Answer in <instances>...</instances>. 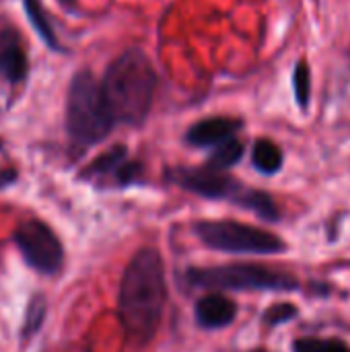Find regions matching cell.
Returning a JSON list of instances; mask_svg holds the SVG:
<instances>
[{
	"mask_svg": "<svg viewBox=\"0 0 350 352\" xmlns=\"http://www.w3.org/2000/svg\"><path fill=\"white\" fill-rule=\"evenodd\" d=\"M167 303L163 258L153 248L138 250L120 283L118 318L130 346L142 349L157 336Z\"/></svg>",
	"mask_w": 350,
	"mask_h": 352,
	"instance_id": "6da1fadb",
	"label": "cell"
},
{
	"mask_svg": "<svg viewBox=\"0 0 350 352\" xmlns=\"http://www.w3.org/2000/svg\"><path fill=\"white\" fill-rule=\"evenodd\" d=\"M157 72L151 58L140 47L122 52L103 72L99 80L101 95L116 120V124L142 126L151 113Z\"/></svg>",
	"mask_w": 350,
	"mask_h": 352,
	"instance_id": "7a4b0ae2",
	"label": "cell"
},
{
	"mask_svg": "<svg viewBox=\"0 0 350 352\" xmlns=\"http://www.w3.org/2000/svg\"><path fill=\"white\" fill-rule=\"evenodd\" d=\"M116 120L101 95L99 80L91 70H78L66 93V134L70 144L87 151L99 144L116 128Z\"/></svg>",
	"mask_w": 350,
	"mask_h": 352,
	"instance_id": "3957f363",
	"label": "cell"
},
{
	"mask_svg": "<svg viewBox=\"0 0 350 352\" xmlns=\"http://www.w3.org/2000/svg\"><path fill=\"white\" fill-rule=\"evenodd\" d=\"M186 280L194 289L210 293L221 291H270L293 293L301 289V283L289 274L260 264H227L215 268H190Z\"/></svg>",
	"mask_w": 350,
	"mask_h": 352,
	"instance_id": "277c9868",
	"label": "cell"
},
{
	"mask_svg": "<svg viewBox=\"0 0 350 352\" xmlns=\"http://www.w3.org/2000/svg\"><path fill=\"white\" fill-rule=\"evenodd\" d=\"M196 237L210 250L225 254H252V256H274L287 250V243L260 227L245 225L239 221H198L194 225Z\"/></svg>",
	"mask_w": 350,
	"mask_h": 352,
	"instance_id": "5b68a950",
	"label": "cell"
},
{
	"mask_svg": "<svg viewBox=\"0 0 350 352\" xmlns=\"http://www.w3.org/2000/svg\"><path fill=\"white\" fill-rule=\"evenodd\" d=\"M14 243L25 262L39 274H56L64 264V248L58 235L39 219L19 223L14 231Z\"/></svg>",
	"mask_w": 350,
	"mask_h": 352,
	"instance_id": "8992f818",
	"label": "cell"
},
{
	"mask_svg": "<svg viewBox=\"0 0 350 352\" xmlns=\"http://www.w3.org/2000/svg\"><path fill=\"white\" fill-rule=\"evenodd\" d=\"M169 179L179 188L208 198V200H229L239 206L248 186L229 175L227 171H219L212 167H177L169 169Z\"/></svg>",
	"mask_w": 350,
	"mask_h": 352,
	"instance_id": "52a82bcc",
	"label": "cell"
},
{
	"mask_svg": "<svg viewBox=\"0 0 350 352\" xmlns=\"http://www.w3.org/2000/svg\"><path fill=\"white\" fill-rule=\"evenodd\" d=\"M0 74L12 85L23 82L29 74V58L23 39L12 25L0 27Z\"/></svg>",
	"mask_w": 350,
	"mask_h": 352,
	"instance_id": "ba28073f",
	"label": "cell"
},
{
	"mask_svg": "<svg viewBox=\"0 0 350 352\" xmlns=\"http://www.w3.org/2000/svg\"><path fill=\"white\" fill-rule=\"evenodd\" d=\"M241 128H243V120L239 118H225V116L204 118L190 126V130L186 132V142L196 148H215L217 144L235 138V134Z\"/></svg>",
	"mask_w": 350,
	"mask_h": 352,
	"instance_id": "9c48e42d",
	"label": "cell"
},
{
	"mask_svg": "<svg viewBox=\"0 0 350 352\" xmlns=\"http://www.w3.org/2000/svg\"><path fill=\"white\" fill-rule=\"evenodd\" d=\"M194 316L200 328L204 330H221L235 322L237 318V303L223 293H208L198 299L194 307Z\"/></svg>",
	"mask_w": 350,
	"mask_h": 352,
	"instance_id": "30bf717a",
	"label": "cell"
},
{
	"mask_svg": "<svg viewBox=\"0 0 350 352\" xmlns=\"http://www.w3.org/2000/svg\"><path fill=\"white\" fill-rule=\"evenodd\" d=\"M21 2H23V10H25V14L29 19L31 27L39 35V39L52 52H64L62 43H60V39H58V35L54 31V25H52V21L47 16V10H45L43 2L41 0H21Z\"/></svg>",
	"mask_w": 350,
	"mask_h": 352,
	"instance_id": "8fae6325",
	"label": "cell"
},
{
	"mask_svg": "<svg viewBox=\"0 0 350 352\" xmlns=\"http://www.w3.org/2000/svg\"><path fill=\"white\" fill-rule=\"evenodd\" d=\"M285 155L281 146L268 138H258L252 146V165L262 175H276L283 169Z\"/></svg>",
	"mask_w": 350,
	"mask_h": 352,
	"instance_id": "7c38bea8",
	"label": "cell"
},
{
	"mask_svg": "<svg viewBox=\"0 0 350 352\" xmlns=\"http://www.w3.org/2000/svg\"><path fill=\"white\" fill-rule=\"evenodd\" d=\"M128 159V148L124 144H116L109 151L101 153L97 159L91 161L89 167H85L83 177L91 179V177H103V175H113L118 171V167Z\"/></svg>",
	"mask_w": 350,
	"mask_h": 352,
	"instance_id": "4fadbf2b",
	"label": "cell"
},
{
	"mask_svg": "<svg viewBox=\"0 0 350 352\" xmlns=\"http://www.w3.org/2000/svg\"><path fill=\"white\" fill-rule=\"evenodd\" d=\"M243 153H245L243 142L237 140V138H229V140H225V142L215 146V151L210 153V157L206 161V167H212V169H219V171H227V169L235 167L243 159Z\"/></svg>",
	"mask_w": 350,
	"mask_h": 352,
	"instance_id": "5bb4252c",
	"label": "cell"
},
{
	"mask_svg": "<svg viewBox=\"0 0 350 352\" xmlns=\"http://www.w3.org/2000/svg\"><path fill=\"white\" fill-rule=\"evenodd\" d=\"M293 91H295V99L297 105L301 109L309 107V99H311V70L307 66V62H297L295 70H293Z\"/></svg>",
	"mask_w": 350,
	"mask_h": 352,
	"instance_id": "9a60e30c",
	"label": "cell"
},
{
	"mask_svg": "<svg viewBox=\"0 0 350 352\" xmlns=\"http://www.w3.org/2000/svg\"><path fill=\"white\" fill-rule=\"evenodd\" d=\"M293 352H350L347 342L338 338H297L291 346Z\"/></svg>",
	"mask_w": 350,
	"mask_h": 352,
	"instance_id": "2e32d148",
	"label": "cell"
},
{
	"mask_svg": "<svg viewBox=\"0 0 350 352\" xmlns=\"http://www.w3.org/2000/svg\"><path fill=\"white\" fill-rule=\"evenodd\" d=\"M45 309H47V305H45V297H43V295H39V293H37V295H33V297H31V301H29L27 314H25L23 330H21L23 338H29L31 334H35V332L41 328L43 318H45Z\"/></svg>",
	"mask_w": 350,
	"mask_h": 352,
	"instance_id": "e0dca14e",
	"label": "cell"
},
{
	"mask_svg": "<svg viewBox=\"0 0 350 352\" xmlns=\"http://www.w3.org/2000/svg\"><path fill=\"white\" fill-rule=\"evenodd\" d=\"M297 316H299V307H297V305H293V303L283 301V303H274V305H270V307L264 311L262 320H264V324H266V326H270V328H278V326H285V324H289V322L297 320Z\"/></svg>",
	"mask_w": 350,
	"mask_h": 352,
	"instance_id": "ac0fdd59",
	"label": "cell"
},
{
	"mask_svg": "<svg viewBox=\"0 0 350 352\" xmlns=\"http://www.w3.org/2000/svg\"><path fill=\"white\" fill-rule=\"evenodd\" d=\"M140 175H142V163L126 159V161L118 167V171L113 173V179H116L118 186L126 188V186L136 184V182L140 179Z\"/></svg>",
	"mask_w": 350,
	"mask_h": 352,
	"instance_id": "d6986e66",
	"label": "cell"
},
{
	"mask_svg": "<svg viewBox=\"0 0 350 352\" xmlns=\"http://www.w3.org/2000/svg\"><path fill=\"white\" fill-rule=\"evenodd\" d=\"M17 177H19L17 169H4V171H0V190L2 188H8L10 184H14Z\"/></svg>",
	"mask_w": 350,
	"mask_h": 352,
	"instance_id": "ffe728a7",
	"label": "cell"
},
{
	"mask_svg": "<svg viewBox=\"0 0 350 352\" xmlns=\"http://www.w3.org/2000/svg\"><path fill=\"white\" fill-rule=\"evenodd\" d=\"M64 8H74V4H76V0H58Z\"/></svg>",
	"mask_w": 350,
	"mask_h": 352,
	"instance_id": "44dd1931",
	"label": "cell"
},
{
	"mask_svg": "<svg viewBox=\"0 0 350 352\" xmlns=\"http://www.w3.org/2000/svg\"><path fill=\"white\" fill-rule=\"evenodd\" d=\"M248 352H270V351H266V349H254V351H248Z\"/></svg>",
	"mask_w": 350,
	"mask_h": 352,
	"instance_id": "7402d4cb",
	"label": "cell"
},
{
	"mask_svg": "<svg viewBox=\"0 0 350 352\" xmlns=\"http://www.w3.org/2000/svg\"><path fill=\"white\" fill-rule=\"evenodd\" d=\"M0 148H2V140H0Z\"/></svg>",
	"mask_w": 350,
	"mask_h": 352,
	"instance_id": "603a6c76",
	"label": "cell"
}]
</instances>
